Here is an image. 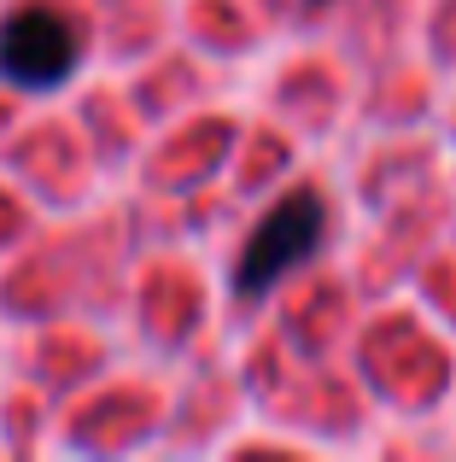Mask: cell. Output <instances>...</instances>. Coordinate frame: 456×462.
Returning a JSON list of instances; mask_svg holds the SVG:
<instances>
[{"instance_id": "obj_2", "label": "cell", "mask_w": 456, "mask_h": 462, "mask_svg": "<svg viewBox=\"0 0 456 462\" xmlns=\"http://www.w3.org/2000/svg\"><path fill=\"white\" fill-rule=\"evenodd\" d=\"M82 42H77V23L53 6H18L0 18V77L12 88H59V82L77 70Z\"/></svg>"}, {"instance_id": "obj_1", "label": "cell", "mask_w": 456, "mask_h": 462, "mask_svg": "<svg viewBox=\"0 0 456 462\" xmlns=\"http://www.w3.org/2000/svg\"><path fill=\"white\" fill-rule=\"evenodd\" d=\"M322 235H328V205L322 193L298 188L251 228V240L234 258V293L240 299H263L269 287H281V275H293L305 258H316Z\"/></svg>"}]
</instances>
